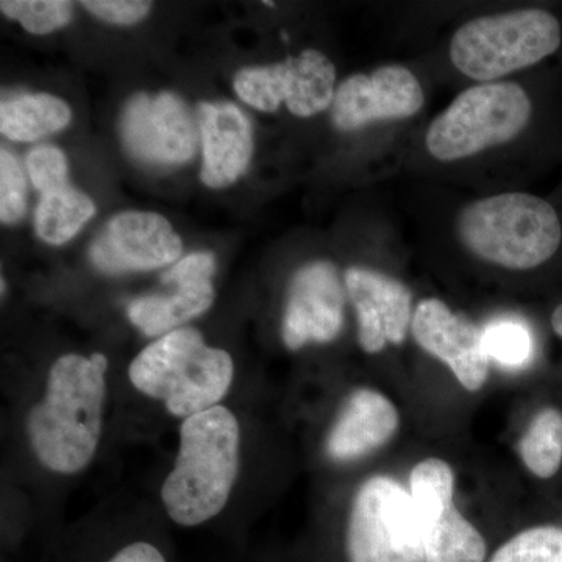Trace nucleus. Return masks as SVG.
I'll return each mask as SVG.
<instances>
[{
    "instance_id": "f257e3e1",
    "label": "nucleus",
    "mask_w": 562,
    "mask_h": 562,
    "mask_svg": "<svg viewBox=\"0 0 562 562\" xmlns=\"http://www.w3.org/2000/svg\"><path fill=\"white\" fill-rule=\"evenodd\" d=\"M109 360L66 353L54 361L43 401L25 422L29 443L44 468L76 475L90 465L102 438Z\"/></svg>"
},
{
    "instance_id": "f03ea898",
    "label": "nucleus",
    "mask_w": 562,
    "mask_h": 562,
    "mask_svg": "<svg viewBox=\"0 0 562 562\" xmlns=\"http://www.w3.org/2000/svg\"><path fill=\"white\" fill-rule=\"evenodd\" d=\"M241 462V428L224 405L181 422L179 450L161 486L165 512L180 527H199L222 513Z\"/></svg>"
},
{
    "instance_id": "7ed1b4c3",
    "label": "nucleus",
    "mask_w": 562,
    "mask_h": 562,
    "mask_svg": "<svg viewBox=\"0 0 562 562\" xmlns=\"http://www.w3.org/2000/svg\"><path fill=\"white\" fill-rule=\"evenodd\" d=\"M128 379L140 394L184 420L221 405L235 379V362L228 351L209 346L201 331L181 327L140 350L128 366Z\"/></svg>"
},
{
    "instance_id": "20e7f679",
    "label": "nucleus",
    "mask_w": 562,
    "mask_h": 562,
    "mask_svg": "<svg viewBox=\"0 0 562 562\" xmlns=\"http://www.w3.org/2000/svg\"><path fill=\"white\" fill-rule=\"evenodd\" d=\"M457 235L473 257L528 271L557 254L562 228L549 202L527 192H505L465 205L457 217Z\"/></svg>"
},
{
    "instance_id": "39448f33",
    "label": "nucleus",
    "mask_w": 562,
    "mask_h": 562,
    "mask_svg": "<svg viewBox=\"0 0 562 562\" xmlns=\"http://www.w3.org/2000/svg\"><path fill=\"white\" fill-rule=\"evenodd\" d=\"M561 40L560 21L549 11L514 10L461 25L450 44V58L469 79L497 80L550 57Z\"/></svg>"
},
{
    "instance_id": "423d86ee",
    "label": "nucleus",
    "mask_w": 562,
    "mask_h": 562,
    "mask_svg": "<svg viewBox=\"0 0 562 562\" xmlns=\"http://www.w3.org/2000/svg\"><path fill=\"white\" fill-rule=\"evenodd\" d=\"M531 110L527 92L513 81L476 85L431 122L427 149L442 162L473 157L519 136L530 122Z\"/></svg>"
},
{
    "instance_id": "0eeeda50",
    "label": "nucleus",
    "mask_w": 562,
    "mask_h": 562,
    "mask_svg": "<svg viewBox=\"0 0 562 562\" xmlns=\"http://www.w3.org/2000/svg\"><path fill=\"white\" fill-rule=\"evenodd\" d=\"M349 562H425L412 495L397 480L375 475L355 494L346 531Z\"/></svg>"
},
{
    "instance_id": "6e6552de",
    "label": "nucleus",
    "mask_w": 562,
    "mask_h": 562,
    "mask_svg": "<svg viewBox=\"0 0 562 562\" xmlns=\"http://www.w3.org/2000/svg\"><path fill=\"white\" fill-rule=\"evenodd\" d=\"M454 472L439 458L420 461L409 475L425 562H486L482 532L453 503Z\"/></svg>"
},
{
    "instance_id": "1a4fd4ad",
    "label": "nucleus",
    "mask_w": 562,
    "mask_h": 562,
    "mask_svg": "<svg viewBox=\"0 0 562 562\" xmlns=\"http://www.w3.org/2000/svg\"><path fill=\"white\" fill-rule=\"evenodd\" d=\"M335 81L330 58L306 49L276 65L239 70L233 88L243 102L262 113H276L284 105L294 116L312 117L331 105Z\"/></svg>"
},
{
    "instance_id": "9d476101",
    "label": "nucleus",
    "mask_w": 562,
    "mask_h": 562,
    "mask_svg": "<svg viewBox=\"0 0 562 562\" xmlns=\"http://www.w3.org/2000/svg\"><path fill=\"white\" fill-rule=\"evenodd\" d=\"M120 132L128 154L147 165H184L198 150L190 109L169 91L133 95L122 110Z\"/></svg>"
},
{
    "instance_id": "9b49d317",
    "label": "nucleus",
    "mask_w": 562,
    "mask_h": 562,
    "mask_svg": "<svg viewBox=\"0 0 562 562\" xmlns=\"http://www.w3.org/2000/svg\"><path fill=\"white\" fill-rule=\"evenodd\" d=\"M183 243L161 214L124 211L111 217L92 243V265L103 273L120 276L165 268L179 260Z\"/></svg>"
},
{
    "instance_id": "f8f14e48",
    "label": "nucleus",
    "mask_w": 562,
    "mask_h": 562,
    "mask_svg": "<svg viewBox=\"0 0 562 562\" xmlns=\"http://www.w3.org/2000/svg\"><path fill=\"white\" fill-rule=\"evenodd\" d=\"M425 98L420 81L403 66H383L372 74H355L339 85L331 103L338 131L355 132L373 122L408 120Z\"/></svg>"
},
{
    "instance_id": "ddd939ff",
    "label": "nucleus",
    "mask_w": 562,
    "mask_h": 562,
    "mask_svg": "<svg viewBox=\"0 0 562 562\" xmlns=\"http://www.w3.org/2000/svg\"><path fill=\"white\" fill-rule=\"evenodd\" d=\"M344 286L338 268L330 261H313L292 277L281 338L288 349L301 350L308 344H327L341 335Z\"/></svg>"
},
{
    "instance_id": "4468645a",
    "label": "nucleus",
    "mask_w": 562,
    "mask_h": 562,
    "mask_svg": "<svg viewBox=\"0 0 562 562\" xmlns=\"http://www.w3.org/2000/svg\"><path fill=\"white\" fill-rule=\"evenodd\" d=\"M216 258L210 251L187 255L162 276V283L172 288L169 294L144 295L127 308L132 324L146 336L168 335L179 330L213 305Z\"/></svg>"
},
{
    "instance_id": "2eb2a0df",
    "label": "nucleus",
    "mask_w": 562,
    "mask_h": 562,
    "mask_svg": "<svg viewBox=\"0 0 562 562\" xmlns=\"http://www.w3.org/2000/svg\"><path fill=\"white\" fill-rule=\"evenodd\" d=\"M412 333L420 349L449 366L465 391L482 390L490 376L483 330L438 299H425L413 314Z\"/></svg>"
},
{
    "instance_id": "dca6fc26",
    "label": "nucleus",
    "mask_w": 562,
    "mask_h": 562,
    "mask_svg": "<svg viewBox=\"0 0 562 562\" xmlns=\"http://www.w3.org/2000/svg\"><path fill=\"white\" fill-rule=\"evenodd\" d=\"M346 290L358 316V341L366 353L401 346L412 325L413 294L401 280L366 268L346 272Z\"/></svg>"
},
{
    "instance_id": "f3484780",
    "label": "nucleus",
    "mask_w": 562,
    "mask_h": 562,
    "mask_svg": "<svg viewBox=\"0 0 562 562\" xmlns=\"http://www.w3.org/2000/svg\"><path fill=\"white\" fill-rule=\"evenodd\" d=\"M202 181L213 190L231 187L244 176L254 155V128L239 106L201 103Z\"/></svg>"
},
{
    "instance_id": "a211bd4d",
    "label": "nucleus",
    "mask_w": 562,
    "mask_h": 562,
    "mask_svg": "<svg viewBox=\"0 0 562 562\" xmlns=\"http://www.w3.org/2000/svg\"><path fill=\"white\" fill-rule=\"evenodd\" d=\"M401 427L394 403L375 390L361 387L351 392L341 414L328 432V457L336 462H350L382 449Z\"/></svg>"
},
{
    "instance_id": "6ab92c4d",
    "label": "nucleus",
    "mask_w": 562,
    "mask_h": 562,
    "mask_svg": "<svg viewBox=\"0 0 562 562\" xmlns=\"http://www.w3.org/2000/svg\"><path fill=\"white\" fill-rule=\"evenodd\" d=\"M72 111L60 98L40 92L10 99L0 106V132L11 140L33 143L68 127Z\"/></svg>"
},
{
    "instance_id": "aec40b11",
    "label": "nucleus",
    "mask_w": 562,
    "mask_h": 562,
    "mask_svg": "<svg viewBox=\"0 0 562 562\" xmlns=\"http://www.w3.org/2000/svg\"><path fill=\"white\" fill-rule=\"evenodd\" d=\"M95 203L72 187L41 195L35 213L36 233L43 241L61 246L74 238L95 214Z\"/></svg>"
},
{
    "instance_id": "412c9836",
    "label": "nucleus",
    "mask_w": 562,
    "mask_h": 562,
    "mask_svg": "<svg viewBox=\"0 0 562 562\" xmlns=\"http://www.w3.org/2000/svg\"><path fill=\"white\" fill-rule=\"evenodd\" d=\"M520 458L538 479H552L562 464V413L543 408L536 414L519 442Z\"/></svg>"
},
{
    "instance_id": "4be33fe9",
    "label": "nucleus",
    "mask_w": 562,
    "mask_h": 562,
    "mask_svg": "<svg viewBox=\"0 0 562 562\" xmlns=\"http://www.w3.org/2000/svg\"><path fill=\"white\" fill-rule=\"evenodd\" d=\"M487 562H562V530L541 525L517 532Z\"/></svg>"
},
{
    "instance_id": "5701e85b",
    "label": "nucleus",
    "mask_w": 562,
    "mask_h": 562,
    "mask_svg": "<svg viewBox=\"0 0 562 562\" xmlns=\"http://www.w3.org/2000/svg\"><path fill=\"white\" fill-rule=\"evenodd\" d=\"M487 358L503 368H524L532 357L531 333L520 321H492L483 330Z\"/></svg>"
},
{
    "instance_id": "b1692460",
    "label": "nucleus",
    "mask_w": 562,
    "mask_h": 562,
    "mask_svg": "<svg viewBox=\"0 0 562 562\" xmlns=\"http://www.w3.org/2000/svg\"><path fill=\"white\" fill-rule=\"evenodd\" d=\"M0 10L33 35H47L72 20V3L66 0H3Z\"/></svg>"
},
{
    "instance_id": "393cba45",
    "label": "nucleus",
    "mask_w": 562,
    "mask_h": 562,
    "mask_svg": "<svg viewBox=\"0 0 562 562\" xmlns=\"http://www.w3.org/2000/svg\"><path fill=\"white\" fill-rule=\"evenodd\" d=\"M27 210V184L21 165L11 151L0 150V221L20 222Z\"/></svg>"
},
{
    "instance_id": "a878e982",
    "label": "nucleus",
    "mask_w": 562,
    "mask_h": 562,
    "mask_svg": "<svg viewBox=\"0 0 562 562\" xmlns=\"http://www.w3.org/2000/svg\"><path fill=\"white\" fill-rule=\"evenodd\" d=\"M27 172L41 194L68 187V160L58 147H35L27 157Z\"/></svg>"
},
{
    "instance_id": "bb28decb",
    "label": "nucleus",
    "mask_w": 562,
    "mask_h": 562,
    "mask_svg": "<svg viewBox=\"0 0 562 562\" xmlns=\"http://www.w3.org/2000/svg\"><path fill=\"white\" fill-rule=\"evenodd\" d=\"M81 5L110 24L132 25L147 16L151 3L143 0H85Z\"/></svg>"
},
{
    "instance_id": "cd10ccee",
    "label": "nucleus",
    "mask_w": 562,
    "mask_h": 562,
    "mask_svg": "<svg viewBox=\"0 0 562 562\" xmlns=\"http://www.w3.org/2000/svg\"><path fill=\"white\" fill-rule=\"evenodd\" d=\"M105 562H168L165 554L154 543L136 541L122 547L116 553L111 554Z\"/></svg>"
},
{
    "instance_id": "c85d7f7f",
    "label": "nucleus",
    "mask_w": 562,
    "mask_h": 562,
    "mask_svg": "<svg viewBox=\"0 0 562 562\" xmlns=\"http://www.w3.org/2000/svg\"><path fill=\"white\" fill-rule=\"evenodd\" d=\"M552 327L554 333L562 339V303L557 306L552 314Z\"/></svg>"
}]
</instances>
